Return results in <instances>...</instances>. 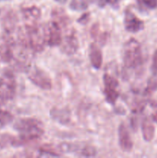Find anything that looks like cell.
<instances>
[{
  "mask_svg": "<svg viewBox=\"0 0 157 158\" xmlns=\"http://www.w3.org/2000/svg\"><path fill=\"white\" fill-rule=\"evenodd\" d=\"M13 128L20 134H27L41 137L44 134L43 124L35 118H20L14 123Z\"/></svg>",
  "mask_w": 157,
  "mask_h": 158,
  "instance_id": "3",
  "label": "cell"
},
{
  "mask_svg": "<svg viewBox=\"0 0 157 158\" xmlns=\"http://www.w3.org/2000/svg\"><path fill=\"white\" fill-rule=\"evenodd\" d=\"M104 94L106 96V101L110 104H114L119 96V93L116 89L110 88H104Z\"/></svg>",
  "mask_w": 157,
  "mask_h": 158,
  "instance_id": "18",
  "label": "cell"
},
{
  "mask_svg": "<svg viewBox=\"0 0 157 158\" xmlns=\"http://www.w3.org/2000/svg\"><path fill=\"white\" fill-rule=\"evenodd\" d=\"M152 120H153L154 122L157 123V111H155V112L152 114Z\"/></svg>",
  "mask_w": 157,
  "mask_h": 158,
  "instance_id": "30",
  "label": "cell"
},
{
  "mask_svg": "<svg viewBox=\"0 0 157 158\" xmlns=\"http://www.w3.org/2000/svg\"><path fill=\"white\" fill-rule=\"evenodd\" d=\"M157 90V74H153L148 80L147 85L145 88L144 95L150 96Z\"/></svg>",
  "mask_w": 157,
  "mask_h": 158,
  "instance_id": "17",
  "label": "cell"
},
{
  "mask_svg": "<svg viewBox=\"0 0 157 158\" xmlns=\"http://www.w3.org/2000/svg\"><path fill=\"white\" fill-rule=\"evenodd\" d=\"M4 101H5V100H4V99H3L2 97L1 96H0V106H1V105L2 104V103H3V102H4Z\"/></svg>",
  "mask_w": 157,
  "mask_h": 158,
  "instance_id": "32",
  "label": "cell"
},
{
  "mask_svg": "<svg viewBox=\"0 0 157 158\" xmlns=\"http://www.w3.org/2000/svg\"><path fill=\"white\" fill-rule=\"evenodd\" d=\"M151 70H152L153 74H157V49L155 51V52L153 54V56H152Z\"/></svg>",
  "mask_w": 157,
  "mask_h": 158,
  "instance_id": "28",
  "label": "cell"
},
{
  "mask_svg": "<svg viewBox=\"0 0 157 158\" xmlns=\"http://www.w3.org/2000/svg\"><path fill=\"white\" fill-rule=\"evenodd\" d=\"M13 57L12 46L7 43L0 45V60L2 61L4 63H10L13 60Z\"/></svg>",
  "mask_w": 157,
  "mask_h": 158,
  "instance_id": "15",
  "label": "cell"
},
{
  "mask_svg": "<svg viewBox=\"0 0 157 158\" xmlns=\"http://www.w3.org/2000/svg\"><path fill=\"white\" fill-rule=\"evenodd\" d=\"M146 103L143 100H139L133 103V106H132V111L134 114H140L144 110L146 107Z\"/></svg>",
  "mask_w": 157,
  "mask_h": 158,
  "instance_id": "24",
  "label": "cell"
},
{
  "mask_svg": "<svg viewBox=\"0 0 157 158\" xmlns=\"http://www.w3.org/2000/svg\"><path fill=\"white\" fill-rule=\"evenodd\" d=\"M55 1L58 3H60V4H65L67 2V0H55Z\"/></svg>",
  "mask_w": 157,
  "mask_h": 158,
  "instance_id": "31",
  "label": "cell"
},
{
  "mask_svg": "<svg viewBox=\"0 0 157 158\" xmlns=\"http://www.w3.org/2000/svg\"><path fill=\"white\" fill-rule=\"evenodd\" d=\"M89 60L92 66L95 69H100L103 65V54L102 51L95 43L89 46Z\"/></svg>",
  "mask_w": 157,
  "mask_h": 158,
  "instance_id": "11",
  "label": "cell"
},
{
  "mask_svg": "<svg viewBox=\"0 0 157 158\" xmlns=\"http://www.w3.org/2000/svg\"><path fill=\"white\" fill-rule=\"evenodd\" d=\"M50 117L55 121L58 122L61 124H68L71 120V113L66 108L53 107L50 111Z\"/></svg>",
  "mask_w": 157,
  "mask_h": 158,
  "instance_id": "10",
  "label": "cell"
},
{
  "mask_svg": "<svg viewBox=\"0 0 157 158\" xmlns=\"http://www.w3.org/2000/svg\"><path fill=\"white\" fill-rule=\"evenodd\" d=\"M24 29L27 48L36 52L42 51L46 43L43 29L35 24H29L26 25Z\"/></svg>",
  "mask_w": 157,
  "mask_h": 158,
  "instance_id": "2",
  "label": "cell"
},
{
  "mask_svg": "<svg viewBox=\"0 0 157 158\" xmlns=\"http://www.w3.org/2000/svg\"><path fill=\"white\" fill-rule=\"evenodd\" d=\"M26 71L29 80L35 86L44 90H50L52 89V80L44 70L37 67L36 66L32 67L29 66Z\"/></svg>",
  "mask_w": 157,
  "mask_h": 158,
  "instance_id": "4",
  "label": "cell"
},
{
  "mask_svg": "<svg viewBox=\"0 0 157 158\" xmlns=\"http://www.w3.org/2000/svg\"><path fill=\"white\" fill-rule=\"evenodd\" d=\"M89 19H90V13L89 12H85L83 15H82V16L80 18H78L77 19V22L80 24H87L89 23Z\"/></svg>",
  "mask_w": 157,
  "mask_h": 158,
  "instance_id": "27",
  "label": "cell"
},
{
  "mask_svg": "<svg viewBox=\"0 0 157 158\" xmlns=\"http://www.w3.org/2000/svg\"><path fill=\"white\" fill-rule=\"evenodd\" d=\"M13 120V116L12 114L6 110H0V129L10 123Z\"/></svg>",
  "mask_w": 157,
  "mask_h": 158,
  "instance_id": "23",
  "label": "cell"
},
{
  "mask_svg": "<svg viewBox=\"0 0 157 158\" xmlns=\"http://www.w3.org/2000/svg\"><path fill=\"white\" fill-rule=\"evenodd\" d=\"M46 43L49 46H60L62 40V28L55 21L48 23L43 28Z\"/></svg>",
  "mask_w": 157,
  "mask_h": 158,
  "instance_id": "5",
  "label": "cell"
},
{
  "mask_svg": "<svg viewBox=\"0 0 157 158\" xmlns=\"http://www.w3.org/2000/svg\"><path fill=\"white\" fill-rule=\"evenodd\" d=\"M89 6L87 0H72L69 4V7L74 11L86 10Z\"/></svg>",
  "mask_w": 157,
  "mask_h": 158,
  "instance_id": "21",
  "label": "cell"
},
{
  "mask_svg": "<svg viewBox=\"0 0 157 158\" xmlns=\"http://www.w3.org/2000/svg\"><path fill=\"white\" fill-rule=\"evenodd\" d=\"M2 83H3V81H2V79H0V88H1V86H2Z\"/></svg>",
  "mask_w": 157,
  "mask_h": 158,
  "instance_id": "33",
  "label": "cell"
},
{
  "mask_svg": "<svg viewBox=\"0 0 157 158\" xmlns=\"http://www.w3.org/2000/svg\"><path fill=\"white\" fill-rule=\"evenodd\" d=\"M141 129L143 139L146 141L150 142L155 136V127L152 122L147 117L145 118L142 122Z\"/></svg>",
  "mask_w": 157,
  "mask_h": 158,
  "instance_id": "12",
  "label": "cell"
},
{
  "mask_svg": "<svg viewBox=\"0 0 157 158\" xmlns=\"http://www.w3.org/2000/svg\"><path fill=\"white\" fill-rule=\"evenodd\" d=\"M123 59L128 69H135L143 63V54L140 43L135 39L131 38L123 46Z\"/></svg>",
  "mask_w": 157,
  "mask_h": 158,
  "instance_id": "1",
  "label": "cell"
},
{
  "mask_svg": "<svg viewBox=\"0 0 157 158\" xmlns=\"http://www.w3.org/2000/svg\"><path fill=\"white\" fill-rule=\"evenodd\" d=\"M61 51L67 55L75 53L78 49V40L73 29L67 31L60 44Z\"/></svg>",
  "mask_w": 157,
  "mask_h": 158,
  "instance_id": "6",
  "label": "cell"
},
{
  "mask_svg": "<svg viewBox=\"0 0 157 158\" xmlns=\"http://www.w3.org/2000/svg\"><path fill=\"white\" fill-rule=\"evenodd\" d=\"M142 3L148 9H154L157 8V0H141Z\"/></svg>",
  "mask_w": 157,
  "mask_h": 158,
  "instance_id": "26",
  "label": "cell"
},
{
  "mask_svg": "<svg viewBox=\"0 0 157 158\" xmlns=\"http://www.w3.org/2000/svg\"><path fill=\"white\" fill-rule=\"evenodd\" d=\"M0 18L6 33H12L15 30L16 23L18 22L16 14L12 11V9H5L1 11Z\"/></svg>",
  "mask_w": 157,
  "mask_h": 158,
  "instance_id": "8",
  "label": "cell"
},
{
  "mask_svg": "<svg viewBox=\"0 0 157 158\" xmlns=\"http://www.w3.org/2000/svg\"><path fill=\"white\" fill-rule=\"evenodd\" d=\"M97 154V151L93 146L91 145L85 144L81 146L79 151H78V155L82 156V157H95Z\"/></svg>",
  "mask_w": 157,
  "mask_h": 158,
  "instance_id": "19",
  "label": "cell"
},
{
  "mask_svg": "<svg viewBox=\"0 0 157 158\" xmlns=\"http://www.w3.org/2000/svg\"><path fill=\"white\" fill-rule=\"evenodd\" d=\"M124 26L129 32H138L144 29V23L130 10H126L124 15Z\"/></svg>",
  "mask_w": 157,
  "mask_h": 158,
  "instance_id": "7",
  "label": "cell"
},
{
  "mask_svg": "<svg viewBox=\"0 0 157 158\" xmlns=\"http://www.w3.org/2000/svg\"><path fill=\"white\" fill-rule=\"evenodd\" d=\"M103 83H104V88L117 89L119 86L118 80L108 73H105L103 75Z\"/></svg>",
  "mask_w": 157,
  "mask_h": 158,
  "instance_id": "20",
  "label": "cell"
},
{
  "mask_svg": "<svg viewBox=\"0 0 157 158\" xmlns=\"http://www.w3.org/2000/svg\"><path fill=\"white\" fill-rule=\"evenodd\" d=\"M38 153L40 156H52V157H59L62 155L58 150V147L54 148L52 145L50 144H44L38 149Z\"/></svg>",
  "mask_w": 157,
  "mask_h": 158,
  "instance_id": "16",
  "label": "cell"
},
{
  "mask_svg": "<svg viewBox=\"0 0 157 158\" xmlns=\"http://www.w3.org/2000/svg\"><path fill=\"white\" fill-rule=\"evenodd\" d=\"M14 137L9 134H0V151L12 146Z\"/></svg>",
  "mask_w": 157,
  "mask_h": 158,
  "instance_id": "22",
  "label": "cell"
},
{
  "mask_svg": "<svg viewBox=\"0 0 157 158\" xmlns=\"http://www.w3.org/2000/svg\"><path fill=\"white\" fill-rule=\"evenodd\" d=\"M106 2L114 8H117L119 6V0H106Z\"/></svg>",
  "mask_w": 157,
  "mask_h": 158,
  "instance_id": "29",
  "label": "cell"
},
{
  "mask_svg": "<svg viewBox=\"0 0 157 158\" xmlns=\"http://www.w3.org/2000/svg\"><path fill=\"white\" fill-rule=\"evenodd\" d=\"M22 12L23 16L29 21L35 22L41 16V11L38 7L35 6L23 8L22 9Z\"/></svg>",
  "mask_w": 157,
  "mask_h": 158,
  "instance_id": "14",
  "label": "cell"
},
{
  "mask_svg": "<svg viewBox=\"0 0 157 158\" xmlns=\"http://www.w3.org/2000/svg\"><path fill=\"white\" fill-rule=\"evenodd\" d=\"M52 15L54 19V21L56 22L60 27H63L65 29L68 27L70 24V20L68 17L67 14L63 11V9H53L52 12Z\"/></svg>",
  "mask_w": 157,
  "mask_h": 158,
  "instance_id": "13",
  "label": "cell"
},
{
  "mask_svg": "<svg viewBox=\"0 0 157 158\" xmlns=\"http://www.w3.org/2000/svg\"><path fill=\"white\" fill-rule=\"evenodd\" d=\"M90 33L92 38L95 39V40H97V39H98V37L99 36V35L101 34L99 24V23H95V24L92 26L90 30Z\"/></svg>",
  "mask_w": 157,
  "mask_h": 158,
  "instance_id": "25",
  "label": "cell"
},
{
  "mask_svg": "<svg viewBox=\"0 0 157 158\" xmlns=\"http://www.w3.org/2000/svg\"><path fill=\"white\" fill-rule=\"evenodd\" d=\"M119 143L123 151L126 152H129L132 151V147H133V143L131 139L130 135H129V131L127 127L125 125V123H122L119 127Z\"/></svg>",
  "mask_w": 157,
  "mask_h": 158,
  "instance_id": "9",
  "label": "cell"
}]
</instances>
